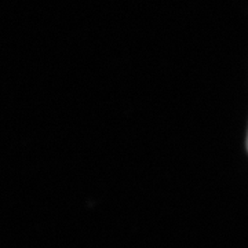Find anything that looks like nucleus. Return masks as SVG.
<instances>
[{
	"instance_id": "nucleus-1",
	"label": "nucleus",
	"mask_w": 248,
	"mask_h": 248,
	"mask_svg": "<svg viewBox=\"0 0 248 248\" xmlns=\"http://www.w3.org/2000/svg\"><path fill=\"white\" fill-rule=\"evenodd\" d=\"M247 149H248V138H247Z\"/></svg>"
}]
</instances>
